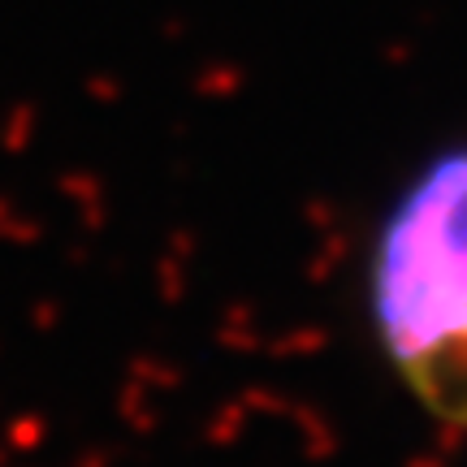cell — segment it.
Segmentation results:
<instances>
[{
	"mask_svg": "<svg viewBox=\"0 0 467 467\" xmlns=\"http://www.w3.org/2000/svg\"><path fill=\"white\" fill-rule=\"evenodd\" d=\"M377 320L416 399L467 429V151L429 169L385 225Z\"/></svg>",
	"mask_w": 467,
	"mask_h": 467,
	"instance_id": "6da1fadb",
	"label": "cell"
}]
</instances>
